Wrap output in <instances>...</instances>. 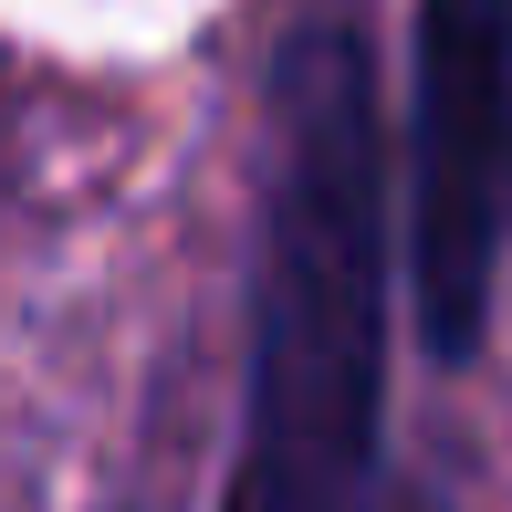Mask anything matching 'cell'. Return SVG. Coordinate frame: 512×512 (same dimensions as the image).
Listing matches in <instances>:
<instances>
[{
	"label": "cell",
	"instance_id": "7a4b0ae2",
	"mask_svg": "<svg viewBox=\"0 0 512 512\" xmlns=\"http://www.w3.org/2000/svg\"><path fill=\"white\" fill-rule=\"evenodd\" d=\"M512 220V0H418L408 95V304L429 356H471L492 324Z\"/></svg>",
	"mask_w": 512,
	"mask_h": 512
},
{
	"label": "cell",
	"instance_id": "3957f363",
	"mask_svg": "<svg viewBox=\"0 0 512 512\" xmlns=\"http://www.w3.org/2000/svg\"><path fill=\"white\" fill-rule=\"evenodd\" d=\"M377 512H439V502L418 492V481H387V492H377Z\"/></svg>",
	"mask_w": 512,
	"mask_h": 512
},
{
	"label": "cell",
	"instance_id": "6da1fadb",
	"mask_svg": "<svg viewBox=\"0 0 512 512\" xmlns=\"http://www.w3.org/2000/svg\"><path fill=\"white\" fill-rule=\"evenodd\" d=\"M387 398V136L377 63L314 21L272 74V189L251 283V418L220 512H377Z\"/></svg>",
	"mask_w": 512,
	"mask_h": 512
}]
</instances>
